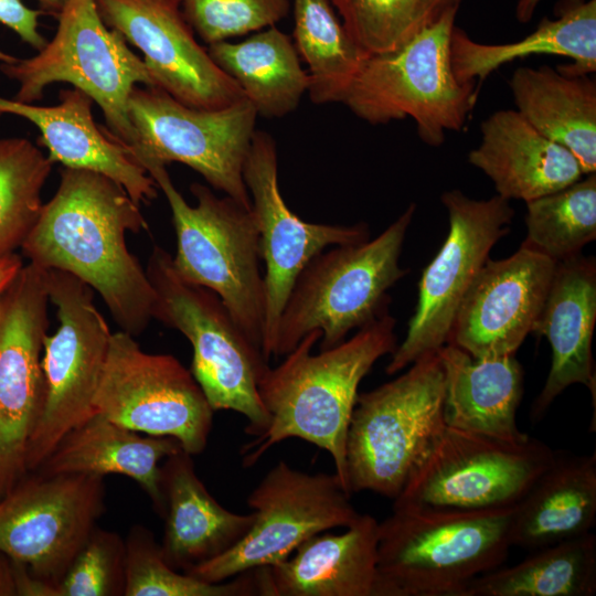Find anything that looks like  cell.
Listing matches in <instances>:
<instances>
[{"instance_id": "cell-1", "label": "cell", "mask_w": 596, "mask_h": 596, "mask_svg": "<svg viewBox=\"0 0 596 596\" xmlns=\"http://www.w3.org/2000/svg\"><path fill=\"white\" fill-rule=\"evenodd\" d=\"M147 228L140 205L121 185L63 168L21 249L29 263L66 272L98 292L120 330L137 337L152 320L155 291L126 234Z\"/></svg>"}, {"instance_id": "cell-2", "label": "cell", "mask_w": 596, "mask_h": 596, "mask_svg": "<svg viewBox=\"0 0 596 596\" xmlns=\"http://www.w3.org/2000/svg\"><path fill=\"white\" fill-rule=\"evenodd\" d=\"M395 319L385 309L349 340L312 354L321 331L306 334L276 368L258 382L260 400L269 415L265 432L241 449L251 467L273 446L300 438L326 451L336 473L351 496L347 473V438L358 389L374 363L397 347Z\"/></svg>"}, {"instance_id": "cell-3", "label": "cell", "mask_w": 596, "mask_h": 596, "mask_svg": "<svg viewBox=\"0 0 596 596\" xmlns=\"http://www.w3.org/2000/svg\"><path fill=\"white\" fill-rule=\"evenodd\" d=\"M512 511L394 503L377 529L381 596H460L507 560Z\"/></svg>"}, {"instance_id": "cell-4", "label": "cell", "mask_w": 596, "mask_h": 596, "mask_svg": "<svg viewBox=\"0 0 596 596\" xmlns=\"http://www.w3.org/2000/svg\"><path fill=\"white\" fill-rule=\"evenodd\" d=\"M145 169L171 210L177 274L215 292L245 334L262 349L265 284L259 269V231L252 209L227 195L219 198L201 183L191 184L196 204L190 205L164 164L152 163Z\"/></svg>"}, {"instance_id": "cell-5", "label": "cell", "mask_w": 596, "mask_h": 596, "mask_svg": "<svg viewBox=\"0 0 596 596\" xmlns=\"http://www.w3.org/2000/svg\"><path fill=\"white\" fill-rule=\"evenodd\" d=\"M415 211L411 203L376 237L336 245L305 266L280 315L273 355H286L315 330L320 350L334 347L387 309L386 291L408 273L398 260Z\"/></svg>"}, {"instance_id": "cell-6", "label": "cell", "mask_w": 596, "mask_h": 596, "mask_svg": "<svg viewBox=\"0 0 596 596\" xmlns=\"http://www.w3.org/2000/svg\"><path fill=\"white\" fill-rule=\"evenodd\" d=\"M147 275L155 291L152 319L180 331L191 343V373L212 409L235 411L248 421L247 435L257 436L269 425L258 382L268 359L254 344L212 290L182 279L172 255L155 245Z\"/></svg>"}, {"instance_id": "cell-7", "label": "cell", "mask_w": 596, "mask_h": 596, "mask_svg": "<svg viewBox=\"0 0 596 596\" xmlns=\"http://www.w3.org/2000/svg\"><path fill=\"white\" fill-rule=\"evenodd\" d=\"M445 374L437 353L358 394L347 438L351 494L395 499L445 427Z\"/></svg>"}, {"instance_id": "cell-8", "label": "cell", "mask_w": 596, "mask_h": 596, "mask_svg": "<svg viewBox=\"0 0 596 596\" xmlns=\"http://www.w3.org/2000/svg\"><path fill=\"white\" fill-rule=\"evenodd\" d=\"M458 9L401 47L366 56L342 103L373 125L409 117L433 147L443 145L446 131L461 130L478 89L477 82L462 83L453 71L450 38Z\"/></svg>"}, {"instance_id": "cell-9", "label": "cell", "mask_w": 596, "mask_h": 596, "mask_svg": "<svg viewBox=\"0 0 596 596\" xmlns=\"http://www.w3.org/2000/svg\"><path fill=\"white\" fill-rule=\"evenodd\" d=\"M52 40L28 58L1 63L0 71L18 84L13 99H42L46 87L67 83L89 95L102 109L107 129L127 152L137 146L128 98L139 84L156 87L142 61L124 36L108 28L95 0H65Z\"/></svg>"}, {"instance_id": "cell-10", "label": "cell", "mask_w": 596, "mask_h": 596, "mask_svg": "<svg viewBox=\"0 0 596 596\" xmlns=\"http://www.w3.org/2000/svg\"><path fill=\"white\" fill-rule=\"evenodd\" d=\"M128 114L137 136V146L128 153L143 169L152 163H183L215 190L252 209L243 166L257 111L247 98L221 109H199L158 87L136 86Z\"/></svg>"}, {"instance_id": "cell-11", "label": "cell", "mask_w": 596, "mask_h": 596, "mask_svg": "<svg viewBox=\"0 0 596 596\" xmlns=\"http://www.w3.org/2000/svg\"><path fill=\"white\" fill-rule=\"evenodd\" d=\"M46 270L49 300L58 328L44 337L45 401L30 439L26 464L35 470L58 441L94 413V400L111 332L94 302V290L75 276Z\"/></svg>"}, {"instance_id": "cell-12", "label": "cell", "mask_w": 596, "mask_h": 596, "mask_svg": "<svg viewBox=\"0 0 596 596\" xmlns=\"http://www.w3.org/2000/svg\"><path fill=\"white\" fill-rule=\"evenodd\" d=\"M555 456L531 436L508 443L445 425L394 503L453 510L514 507Z\"/></svg>"}, {"instance_id": "cell-13", "label": "cell", "mask_w": 596, "mask_h": 596, "mask_svg": "<svg viewBox=\"0 0 596 596\" xmlns=\"http://www.w3.org/2000/svg\"><path fill=\"white\" fill-rule=\"evenodd\" d=\"M350 498L336 472L309 473L279 460L247 498L254 522L246 535L188 574L220 583L280 563L311 536L354 523L361 513Z\"/></svg>"}, {"instance_id": "cell-14", "label": "cell", "mask_w": 596, "mask_h": 596, "mask_svg": "<svg viewBox=\"0 0 596 596\" xmlns=\"http://www.w3.org/2000/svg\"><path fill=\"white\" fill-rule=\"evenodd\" d=\"M94 409L135 432L172 437L192 456L205 449L214 413L175 356L148 353L123 330L111 333Z\"/></svg>"}, {"instance_id": "cell-15", "label": "cell", "mask_w": 596, "mask_h": 596, "mask_svg": "<svg viewBox=\"0 0 596 596\" xmlns=\"http://www.w3.org/2000/svg\"><path fill=\"white\" fill-rule=\"evenodd\" d=\"M440 200L448 213V234L423 270L416 310L405 339L385 368L389 375L437 353L448 342L465 295L491 248L510 231L514 215L509 201L498 194L475 200L460 190H450Z\"/></svg>"}, {"instance_id": "cell-16", "label": "cell", "mask_w": 596, "mask_h": 596, "mask_svg": "<svg viewBox=\"0 0 596 596\" xmlns=\"http://www.w3.org/2000/svg\"><path fill=\"white\" fill-rule=\"evenodd\" d=\"M105 494L104 477L29 471L0 499V551L57 589L105 512Z\"/></svg>"}, {"instance_id": "cell-17", "label": "cell", "mask_w": 596, "mask_h": 596, "mask_svg": "<svg viewBox=\"0 0 596 596\" xmlns=\"http://www.w3.org/2000/svg\"><path fill=\"white\" fill-rule=\"evenodd\" d=\"M46 270L23 265L0 295V499L28 472V449L45 401Z\"/></svg>"}, {"instance_id": "cell-18", "label": "cell", "mask_w": 596, "mask_h": 596, "mask_svg": "<svg viewBox=\"0 0 596 596\" xmlns=\"http://www.w3.org/2000/svg\"><path fill=\"white\" fill-rule=\"evenodd\" d=\"M243 179L266 265L262 350L269 360L284 306L305 266L330 245L368 241L370 228L362 222L353 225L309 223L296 215L281 196L276 143L267 132L255 130L244 161Z\"/></svg>"}, {"instance_id": "cell-19", "label": "cell", "mask_w": 596, "mask_h": 596, "mask_svg": "<svg viewBox=\"0 0 596 596\" xmlns=\"http://www.w3.org/2000/svg\"><path fill=\"white\" fill-rule=\"evenodd\" d=\"M104 23L142 53L155 83L178 102L221 109L243 98L185 20L181 0H95Z\"/></svg>"}, {"instance_id": "cell-20", "label": "cell", "mask_w": 596, "mask_h": 596, "mask_svg": "<svg viewBox=\"0 0 596 596\" xmlns=\"http://www.w3.org/2000/svg\"><path fill=\"white\" fill-rule=\"evenodd\" d=\"M556 262L523 245L481 267L456 316L449 339L475 359L514 355L533 332Z\"/></svg>"}, {"instance_id": "cell-21", "label": "cell", "mask_w": 596, "mask_h": 596, "mask_svg": "<svg viewBox=\"0 0 596 596\" xmlns=\"http://www.w3.org/2000/svg\"><path fill=\"white\" fill-rule=\"evenodd\" d=\"M60 103L41 106L0 96V115L25 118L40 131L38 143L53 163L100 173L121 185L137 203H150L158 187L149 173L93 116L94 100L78 88L62 89Z\"/></svg>"}, {"instance_id": "cell-22", "label": "cell", "mask_w": 596, "mask_h": 596, "mask_svg": "<svg viewBox=\"0 0 596 596\" xmlns=\"http://www.w3.org/2000/svg\"><path fill=\"white\" fill-rule=\"evenodd\" d=\"M379 521L370 514L341 534L318 533L285 561L260 567L264 596H381Z\"/></svg>"}, {"instance_id": "cell-23", "label": "cell", "mask_w": 596, "mask_h": 596, "mask_svg": "<svg viewBox=\"0 0 596 596\" xmlns=\"http://www.w3.org/2000/svg\"><path fill=\"white\" fill-rule=\"evenodd\" d=\"M596 321V264L582 254L556 263L550 290L533 329L552 348V363L531 416L539 421L568 386L595 392L592 341Z\"/></svg>"}, {"instance_id": "cell-24", "label": "cell", "mask_w": 596, "mask_h": 596, "mask_svg": "<svg viewBox=\"0 0 596 596\" xmlns=\"http://www.w3.org/2000/svg\"><path fill=\"white\" fill-rule=\"evenodd\" d=\"M166 562L188 573L235 546L249 531L254 513L240 514L222 507L195 472L192 455L180 449L161 465Z\"/></svg>"}, {"instance_id": "cell-25", "label": "cell", "mask_w": 596, "mask_h": 596, "mask_svg": "<svg viewBox=\"0 0 596 596\" xmlns=\"http://www.w3.org/2000/svg\"><path fill=\"white\" fill-rule=\"evenodd\" d=\"M468 161L493 182L497 194L525 203L566 188L585 174L575 156L535 129L518 110H498L481 124Z\"/></svg>"}, {"instance_id": "cell-26", "label": "cell", "mask_w": 596, "mask_h": 596, "mask_svg": "<svg viewBox=\"0 0 596 596\" xmlns=\"http://www.w3.org/2000/svg\"><path fill=\"white\" fill-rule=\"evenodd\" d=\"M445 374L447 426L508 443L530 436L517 425L523 394V370L514 355L475 359L446 343L437 351Z\"/></svg>"}, {"instance_id": "cell-27", "label": "cell", "mask_w": 596, "mask_h": 596, "mask_svg": "<svg viewBox=\"0 0 596 596\" xmlns=\"http://www.w3.org/2000/svg\"><path fill=\"white\" fill-rule=\"evenodd\" d=\"M182 449L168 436H142L95 412L70 430L33 471L42 475H123L137 482L153 509L163 513L160 461Z\"/></svg>"}, {"instance_id": "cell-28", "label": "cell", "mask_w": 596, "mask_h": 596, "mask_svg": "<svg viewBox=\"0 0 596 596\" xmlns=\"http://www.w3.org/2000/svg\"><path fill=\"white\" fill-rule=\"evenodd\" d=\"M557 18L543 19L525 38L503 44L481 43L454 26L450 58L462 83L482 81L505 63L534 54L568 57L572 63L556 70L567 76L596 71V0H562Z\"/></svg>"}, {"instance_id": "cell-29", "label": "cell", "mask_w": 596, "mask_h": 596, "mask_svg": "<svg viewBox=\"0 0 596 596\" xmlns=\"http://www.w3.org/2000/svg\"><path fill=\"white\" fill-rule=\"evenodd\" d=\"M596 522V453H556L513 507L512 546L534 551L592 532Z\"/></svg>"}, {"instance_id": "cell-30", "label": "cell", "mask_w": 596, "mask_h": 596, "mask_svg": "<svg viewBox=\"0 0 596 596\" xmlns=\"http://www.w3.org/2000/svg\"><path fill=\"white\" fill-rule=\"evenodd\" d=\"M510 88L517 110L541 134L568 149L584 174L596 171V83L550 66L520 67Z\"/></svg>"}, {"instance_id": "cell-31", "label": "cell", "mask_w": 596, "mask_h": 596, "mask_svg": "<svg viewBox=\"0 0 596 596\" xmlns=\"http://www.w3.org/2000/svg\"><path fill=\"white\" fill-rule=\"evenodd\" d=\"M207 52L237 83L257 115L283 117L294 111L308 92L309 76L294 42L275 25L242 42L210 44Z\"/></svg>"}, {"instance_id": "cell-32", "label": "cell", "mask_w": 596, "mask_h": 596, "mask_svg": "<svg viewBox=\"0 0 596 596\" xmlns=\"http://www.w3.org/2000/svg\"><path fill=\"white\" fill-rule=\"evenodd\" d=\"M596 536L593 532L534 551L520 563L472 579L460 596H593Z\"/></svg>"}, {"instance_id": "cell-33", "label": "cell", "mask_w": 596, "mask_h": 596, "mask_svg": "<svg viewBox=\"0 0 596 596\" xmlns=\"http://www.w3.org/2000/svg\"><path fill=\"white\" fill-rule=\"evenodd\" d=\"M295 46L309 67L310 99L342 103L366 57L338 20L329 0H295Z\"/></svg>"}, {"instance_id": "cell-34", "label": "cell", "mask_w": 596, "mask_h": 596, "mask_svg": "<svg viewBox=\"0 0 596 596\" xmlns=\"http://www.w3.org/2000/svg\"><path fill=\"white\" fill-rule=\"evenodd\" d=\"M526 202V237L521 245L554 262L582 254L596 238V174Z\"/></svg>"}, {"instance_id": "cell-35", "label": "cell", "mask_w": 596, "mask_h": 596, "mask_svg": "<svg viewBox=\"0 0 596 596\" xmlns=\"http://www.w3.org/2000/svg\"><path fill=\"white\" fill-rule=\"evenodd\" d=\"M53 164L28 138H0V259L21 248L34 226Z\"/></svg>"}, {"instance_id": "cell-36", "label": "cell", "mask_w": 596, "mask_h": 596, "mask_svg": "<svg viewBox=\"0 0 596 596\" xmlns=\"http://www.w3.org/2000/svg\"><path fill=\"white\" fill-rule=\"evenodd\" d=\"M125 596H249L262 595L258 568L231 582L209 583L172 568L152 532L132 525L125 539Z\"/></svg>"}, {"instance_id": "cell-37", "label": "cell", "mask_w": 596, "mask_h": 596, "mask_svg": "<svg viewBox=\"0 0 596 596\" xmlns=\"http://www.w3.org/2000/svg\"><path fill=\"white\" fill-rule=\"evenodd\" d=\"M461 0H332L342 24L365 56L394 51Z\"/></svg>"}, {"instance_id": "cell-38", "label": "cell", "mask_w": 596, "mask_h": 596, "mask_svg": "<svg viewBox=\"0 0 596 596\" xmlns=\"http://www.w3.org/2000/svg\"><path fill=\"white\" fill-rule=\"evenodd\" d=\"M289 8L288 0H181L185 20L209 45L274 26Z\"/></svg>"}, {"instance_id": "cell-39", "label": "cell", "mask_w": 596, "mask_h": 596, "mask_svg": "<svg viewBox=\"0 0 596 596\" xmlns=\"http://www.w3.org/2000/svg\"><path fill=\"white\" fill-rule=\"evenodd\" d=\"M125 540L95 526L57 586L58 596H125Z\"/></svg>"}, {"instance_id": "cell-40", "label": "cell", "mask_w": 596, "mask_h": 596, "mask_svg": "<svg viewBox=\"0 0 596 596\" xmlns=\"http://www.w3.org/2000/svg\"><path fill=\"white\" fill-rule=\"evenodd\" d=\"M44 12L26 7L22 0H0V23L11 29L24 43L42 50L47 40L39 31V17Z\"/></svg>"}, {"instance_id": "cell-41", "label": "cell", "mask_w": 596, "mask_h": 596, "mask_svg": "<svg viewBox=\"0 0 596 596\" xmlns=\"http://www.w3.org/2000/svg\"><path fill=\"white\" fill-rule=\"evenodd\" d=\"M25 566L0 551V596H20V584Z\"/></svg>"}, {"instance_id": "cell-42", "label": "cell", "mask_w": 596, "mask_h": 596, "mask_svg": "<svg viewBox=\"0 0 596 596\" xmlns=\"http://www.w3.org/2000/svg\"><path fill=\"white\" fill-rule=\"evenodd\" d=\"M22 267V259L15 253L0 259V295L13 280Z\"/></svg>"}, {"instance_id": "cell-43", "label": "cell", "mask_w": 596, "mask_h": 596, "mask_svg": "<svg viewBox=\"0 0 596 596\" xmlns=\"http://www.w3.org/2000/svg\"><path fill=\"white\" fill-rule=\"evenodd\" d=\"M541 1L542 0H519L515 9L518 20L521 23L530 21Z\"/></svg>"}, {"instance_id": "cell-44", "label": "cell", "mask_w": 596, "mask_h": 596, "mask_svg": "<svg viewBox=\"0 0 596 596\" xmlns=\"http://www.w3.org/2000/svg\"><path fill=\"white\" fill-rule=\"evenodd\" d=\"M40 3L41 10L45 14L57 17L58 12L63 8L65 0H36Z\"/></svg>"}, {"instance_id": "cell-45", "label": "cell", "mask_w": 596, "mask_h": 596, "mask_svg": "<svg viewBox=\"0 0 596 596\" xmlns=\"http://www.w3.org/2000/svg\"><path fill=\"white\" fill-rule=\"evenodd\" d=\"M17 60H18V57H15V56L0 50V62L1 63H12V62H15Z\"/></svg>"}]
</instances>
